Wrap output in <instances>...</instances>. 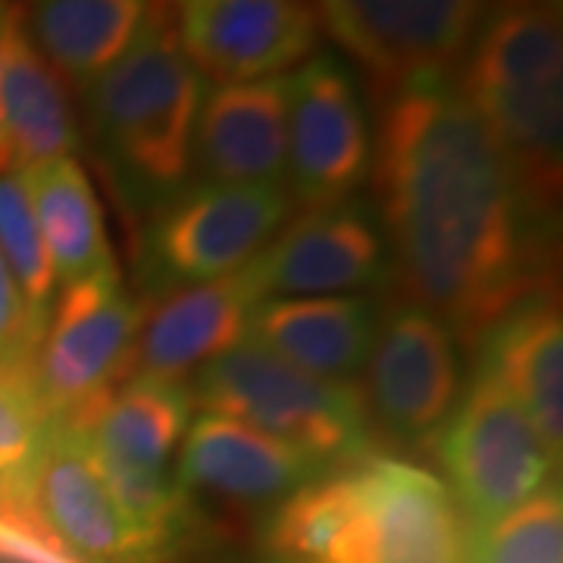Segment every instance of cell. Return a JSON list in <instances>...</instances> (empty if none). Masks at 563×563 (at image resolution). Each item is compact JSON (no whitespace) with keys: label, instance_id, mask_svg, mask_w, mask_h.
<instances>
[{"label":"cell","instance_id":"cell-12","mask_svg":"<svg viewBox=\"0 0 563 563\" xmlns=\"http://www.w3.org/2000/svg\"><path fill=\"white\" fill-rule=\"evenodd\" d=\"M263 298L269 291L261 251L222 279L181 288L151 303L132 347L129 376L188 383L201 366L244 342L247 320Z\"/></svg>","mask_w":563,"mask_h":563},{"label":"cell","instance_id":"cell-1","mask_svg":"<svg viewBox=\"0 0 563 563\" xmlns=\"http://www.w3.org/2000/svg\"><path fill=\"white\" fill-rule=\"evenodd\" d=\"M376 85L369 179L388 279L473 351L507 310L551 291V222L451 73Z\"/></svg>","mask_w":563,"mask_h":563},{"label":"cell","instance_id":"cell-23","mask_svg":"<svg viewBox=\"0 0 563 563\" xmlns=\"http://www.w3.org/2000/svg\"><path fill=\"white\" fill-rule=\"evenodd\" d=\"M261 544L291 563H361L363 507L351 466L276 504L263 517Z\"/></svg>","mask_w":563,"mask_h":563},{"label":"cell","instance_id":"cell-20","mask_svg":"<svg viewBox=\"0 0 563 563\" xmlns=\"http://www.w3.org/2000/svg\"><path fill=\"white\" fill-rule=\"evenodd\" d=\"M488 0H344L376 81L454 73Z\"/></svg>","mask_w":563,"mask_h":563},{"label":"cell","instance_id":"cell-28","mask_svg":"<svg viewBox=\"0 0 563 563\" xmlns=\"http://www.w3.org/2000/svg\"><path fill=\"white\" fill-rule=\"evenodd\" d=\"M313 7H317V13H320L322 29L332 35L335 41H342V47L347 54H354L357 60L366 66V51H363V41L357 35V29H354V22L347 16V10H344V0H310Z\"/></svg>","mask_w":563,"mask_h":563},{"label":"cell","instance_id":"cell-29","mask_svg":"<svg viewBox=\"0 0 563 563\" xmlns=\"http://www.w3.org/2000/svg\"><path fill=\"white\" fill-rule=\"evenodd\" d=\"M10 0H0V20H3V10H7ZM10 169V161H7V144H3V125H0V173Z\"/></svg>","mask_w":563,"mask_h":563},{"label":"cell","instance_id":"cell-26","mask_svg":"<svg viewBox=\"0 0 563 563\" xmlns=\"http://www.w3.org/2000/svg\"><path fill=\"white\" fill-rule=\"evenodd\" d=\"M0 261L20 285L22 298L32 310V320L44 335L57 301V276L41 239L20 169L0 173Z\"/></svg>","mask_w":563,"mask_h":563},{"label":"cell","instance_id":"cell-27","mask_svg":"<svg viewBox=\"0 0 563 563\" xmlns=\"http://www.w3.org/2000/svg\"><path fill=\"white\" fill-rule=\"evenodd\" d=\"M38 344L41 332L32 320V310L22 298L20 285L10 276V269L0 261V369L16 373V376H32Z\"/></svg>","mask_w":563,"mask_h":563},{"label":"cell","instance_id":"cell-13","mask_svg":"<svg viewBox=\"0 0 563 563\" xmlns=\"http://www.w3.org/2000/svg\"><path fill=\"white\" fill-rule=\"evenodd\" d=\"M351 473L363 507L361 563H463L466 520L444 479L385 454Z\"/></svg>","mask_w":563,"mask_h":563},{"label":"cell","instance_id":"cell-6","mask_svg":"<svg viewBox=\"0 0 563 563\" xmlns=\"http://www.w3.org/2000/svg\"><path fill=\"white\" fill-rule=\"evenodd\" d=\"M432 457L466 526L488 523L558 485L551 479L561 466L523 407L479 369L432 444Z\"/></svg>","mask_w":563,"mask_h":563},{"label":"cell","instance_id":"cell-3","mask_svg":"<svg viewBox=\"0 0 563 563\" xmlns=\"http://www.w3.org/2000/svg\"><path fill=\"white\" fill-rule=\"evenodd\" d=\"M463 101L501 144L526 198L558 220L563 185L561 0H488L451 73Z\"/></svg>","mask_w":563,"mask_h":563},{"label":"cell","instance_id":"cell-15","mask_svg":"<svg viewBox=\"0 0 563 563\" xmlns=\"http://www.w3.org/2000/svg\"><path fill=\"white\" fill-rule=\"evenodd\" d=\"M35 520L73 563H161L103 483L85 435L51 422Z\"/></svg>","mask_w":563,"mask_h":563},{"label":"cell","instance_id":"cell-22","mask_svg":"<svg viewBox=\"0 0 563 563\" xmlns=\"http://www.w3.org/2000/svg\"><path fill=\"white\" fill-rule=\"evenodd\" d=\"M20 173L44 247L54 263L57 288L117 269L101 203L81 163L76 157H57Z\"/></svg>","mask_w":563,"mask_h":563},{"label":"cell","instance_id":"cell-24","mask_svg":"<svg viewBox=\"0 0 563 563\" xmlns=\"http://www.w3.org/2000/svg\"><path fill=\"white\" fill-rule=\"evenodd\" d=\"M51 417L32 376L0 369V510L35 517V485Z\"/></svg>","mask_w":563,"mask_h":563},{"label":"cell","instance_id":"cell-5","mask_svg":"<svg viewBox=\"0 0 563 563\" xmlns=\"http://www.w3.org/2000/svg\"><path fill=\"white\" fill-rule=\"evenodd\" d=\"M276 185L191 181L135 229V282L144 301L222 279L254 261L291 220Z\"/></svg>","mask_w":563,"mask_h":563},{"label":"cell","instance_id":"cell-21","mask_svg":"<svg viewBox=\"0 0 563 563\" xmlns=\"http://www.w3.org/2000/svg\"><path fill=\"white\" fill-rule=\"evenodd\" d=\"M154 0H32L29 38L69 88L85 91L139 38Z\"/></svg>","mask_w":563,"mask_h":563},{"label":"cell","instance_id":"cell-19","mask_svg":"<svg viewBox=\"0 0 563 563\" xmlns=\"http://www.w3.org/2000/svg\"><path fill=\"white\" fill-rule=\"evenodd\" d=\"M476 369L492 376L536 422L542 442L563 454V322L551 291L507 310L473 347Z\"/></svg>","mask_w":563,"mask_h":563},{"label":"cell","instance_id":"cell-10","mask_svg":"<svg viewBox=\"0 0 563 563\" xmlns=\"http://www.w3.org/2000/svg\"><path fill=\"white\" fill-rule=\"evenodd\" d=\"M181 54L207 85L295 73L320 54L310 0H163Z\"/></svg>","mask_w":563,"mask_h":563},{"label":"cell","instance_id":"cell-16","mask_svg":"<svg viewBox=\"0 0 563 563\" xmlns=\"http://www.w3.org/2000/svg\"><path fill=\"white\" fill-rule=\"evenodd\" d=\"M288 88L291 73L203 88L191 147L198 181L285 188Z\"/></svg>","mask_w":563,"mask_h":563},{"label":"cell","instance_id":"cell-4","mask_svg":"<svg viewBox=\"0 0 563 563\" xmlns=\"http://www.w3.org/2000/svg\"><path fill=\"white\" fill-rule=\"evenodd\" d=\"M185 385L203 413L261 429L329 470H344L379 454L357 385L322 383L254 342L235 344L188 376Z\"/></svg>","mask_w":563,"mask_h":563},{"label":"cell","instance_id":"cell-7","mask_svg":"<svg viewBox=\"0 0 563 563\" xmlns=\"http://www.w3.org/2000/svg\"><path fill=\"white\" fill-rule=\"evenodd\" d=\"M144 307L120 266L63 285L41 335L32 379L54 426L76 429L129 376Z\"/></svg>","mask_w":563,"mask_h":563},{"label":"cell","instance_id":"cell-14","mask_svg":"<svg viewBox=\"0 0 563 563\" xmlns=\"http://www.w3.org/2000/svg\"><path fill=\"white\" fill-rule=\"evenodd\" d=\"M269 298L366 295L388 279V251L376 213L361 201L303 210L263 247Z\"/></svg>","mask_w":563,"mask_h":563},{"label":"cell","instance_id":"cell-11","mask_svg":"<svg viewBox=\"0 0 563 563\" xmlns=\"http://www.w3.org/2000/svg\"><path fill=\"white\" fill-rule=\"evenodd\" d=\"M329 473L335 470L298 448L220 413L188 422L176 461V483L198 517L210 504L239 517L261 514V523L276 504Z\"/></svg>","mask_w":563,"mask_h":563},{"label":"cell","instance_id":"cell-30","mask_svg":"<svg viewBox=\"0 0 563 563\" xmlns=\"http://www.w3.org/2000/svg\"><path fill=\"white\" fill-rule=\"evenodd\" d=\"M235 563H291V561H282V558H273V554L261 551V554H254V558H244V561H235Z\"/></svg>","mask_w":563,"mask_h":563},{"label":"cell","instance_id":"cell-17","mask_svg":"<svg viewBox=\"0 0 563 563\" xmlns=\"http://www.w3.org/2000/svg\"><path fill=\"white\" fill-rule=\"evenodd\" d=\"M379 317L383 310L369 295L263 298L244 342L322 383L351 385L369 361Z\"/></svg>","mask_w":563,"mask_h":563},{"label":"cell","instance_id":"cell-25","mask_svg":"<svg viewBox=\"0 0 563 563\" xmlns=\"http://www.w3.org/2000/svg\"><path fill=\"white\" fill-rule=\"evenodd\" d=\"M463 563H563L561 488L548 485L501 517L466 526Z\"/></svg>","mask_w":563,"mask_h":563},{"label":"cell","instance_id":"cell-9","mask_svg":"<svg viewBox=\"0 0 563 563\" xmlns=\"http://www.w3.org/2000/svg\"><path fill=\"white\" fill-rule=\"evenodd\" d=\"M373 166V120L361 85L335 54H313L291 73L285 191L317 210L357 198Z\"/></svg>","mask_w":563,"mask_h":563},{"label":"cell","instance_id":"cell-18","mask_svg":"<svg viewBox=\"0 0 563 563\" xmlns=\"http://www.w3.org/2000/svg\"><path fill=\"white\" fill-rule=\"evenodd\" d=\"M0 125L10 169L73 157L79 147L69 85L29 38L22 0H10L0 20Z\"/></svg>","mask_w":563,"mask_h":563},{"label":"cell","instance_id":"cell-2","mask_svg":"<svg viewBox=\"0 0 563 563\" xmlns=\"http://www.w3.org/2000/svg\"><path fill=\"white\" fill-rule=\"evenodd\" d=\"M207 81L181 54L166 3L139 38L81 91L85 132L122 217L139 229L195 179L191 147Z\"/></svg>","mask_w":563,"mask_h":563},{"label":"cell","instance_id":"cell-8","mask_svg":"<svg viewBox=\"0 0 563 563\" xmlns=\"http://www.w3.org/2000/svg\"><path fill=\"white\" fill-rule=\"evenodd\" d=\"M357 391L376 442L432 451L461 398L457 339L432 310L395 298L379 317Z\"/></svg>","mask_w":563,"mask_h":563}]
</instances>
